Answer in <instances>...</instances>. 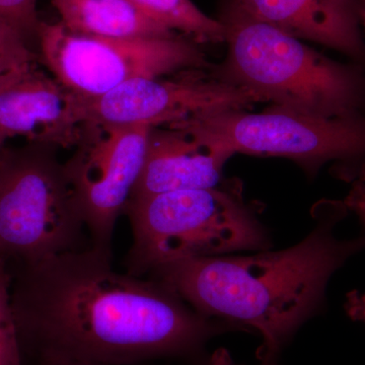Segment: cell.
<instances>
[{
  "mask_svg": "<svg viewBox=\"0 0 365 365\" xmlns=\"http://www.w3.org/2000/svg\"><path fill=\"white\" fill-rule=\"evenodd\" d=\"M11 307L23 357L33 362L197 359L216 336L245 332L198 313L160 281L118 272L91 247L24 265Z\"/></svg>",
  "mask_w": 365,
  "mask_h": 365,
  "instance_id": "6da1fadb",
  "label": "cell"
},
{
  "mask_svg": "<svg viewBox=\"0 0 365 365\" xmlns=\"http://www.w3.org/2000/svg\"><path fill=\"white\" fill-rule=\"evenodd\" d=\"M347 211L344 203L318 206L313 230L290 248L173 262L150 274L203 316L260 334L259 360L279 357L323 307L333 274L365 249V235L339 240L334 235Z\"/></svg>",
  "mask_w": 365,
  "mask_h": 365,
  "instance_id": "7a4b0ae2",
  "label": "cell"
},
{
  "mask_svg": "<svg viewBox=\"0 0 365 365\" xmlns=\"http://www.w3.org/2000/svg\"><path fill=\"white\" fill-rule=\"evenodd\" d=\"M218 21L225 26L228 54L216 78L290 111L322 118L365 115L361 66L328 58L230 4Z\"/></svg>",
  "mask_w": 365,
  "mask_h": 365,
  "instance_id": "3957f363",
  "label": "cell"
},
{
  "mask_svg": "<svg viewBox=\"0 0 365 365\" xmlns=\"http://www.w3.org/2000/svg\"><path fill=\"white\" fill-rule=\"evenodd\" d=\"M235 180L217 189L180 190L134 199L127 207L133 244L127 272L143 277L165 264L260 252L272 247L258 209Z\"/></svg>",
  "mask_w": 365,
  "mask_h": 365,
  "instance_id": "277c9868",
  "label": "cell"
},
{
  "mask_svg": "<svg viewBox=\"0 0 365 365\" xmlns=\"http://www.w3.org/2000/svg\"><path fill=\"white\" fill-rule=\"evenodd\" d=\"M58 148L30 143L0 151V256L24 265L88 249Z\"/></svg>",
  "mask_w": 365,
  "mask_h": 365,
  "instance_id": "5b68a950",
  "label": "cell"
},
{
  "mask_svg": "<svg viewBox=\"0 0 365 365\" xmlns=\"http://www.w3.org/2000/svg\"><path fill=\"white\" fill-rule=\"evenodd\" d=\"M167 127L230 158L245 153L292 158L309 173L337 162L351 165L357 177L365 175V115L322 118L275 106L260 113H204Z\"/></svg>",
  "mask_w": 365,
  "mask_h": 365,
  "instance_id": "8992f818",
  "label": "cell"
},
{
  "mask_svg": "<svg viewBox=\"0 0 365 365\" xmlns=\"http://www.w3.org/2000/svg\"><path fill=\"white\" fill-rule=\"evenodd\" d=\"M41 58L53 78L81 98L105 95L132 79L210 68L197 43L182 38L93 37L41 21Z\"/></svg>",
  "mask_w": 365,
  "mask_h": 365,
  "instance_id": "52a82bcc",
  "label": "cell"
},
{
  "mask_svg": "<svg viewBox=\"0 0 365 365\" xmlns=\"http://www.w3.org/2000/svg\"><path fill=\"white\" fill-rule=\"evenodd\" d=\"M151 129L83 124L81 140L63 163L91 247L100 253L112 257L115 227L143 174Z\"/></svg>",
  "mask_w": 365,
  "mask_h": 365,
  "instance_id": "ba28073f",
  "label": "cell"
},
{
  "mask_svg": "<svg viewBox=\"0 0 365 365\" xmlns=\"http://www.w3.org/2000/svg\"><path fill=\"white\" fill-rule=\"evenodd\" d=\"M78 98L83 124L151 128L204 113L245 110L263 102L241 86L206 78L202 71H184L170 78L132 79L100 97Z\"/></svg>",
  "mask_w": 365,
  "mask_h": 365,
  "instance_id": "9c48e42d",
  "label": "cell"
},
{
  "mask_svg": "<svg viewBox=\"0 0 365 365\" xmlns=\"http://www.w3.org/2000/svg\"><path fill=\"white\" fill-rule=\"evenodd\" d=\"M78 98L33 66L0 76V133L30 143L76 148L81 140Z\"/></svg>",
  "mask_w": 365,
  "mask_h": 365,
  "instance_id": "30bf717a",
  "label": "cell"
},
{
  "mask_svg": "<svg viewBox=\"0 0 365 365\" xmlns=\"http://www.w3.org/2000/svg\"><path fill=\"white\" fill-rule=\"evenodd\" d=\"M227 4L297 39L332 48L365 66L359 0H228Z\"/></svg>",
  "mask_w": 365,
  "mask_h": 365,
  "instance_id": "8fae6325",
  "label": "cell"
},
{
  "mask_svg": "<svg viewBox=\"0 0 365 365\" xmlns=\"http://www.w3.org/2000/svg\"><path fill=\"white\" fill-rule=\"evenodd\" d=\"M230 158L184 131L153 128L143 174L131 200L165 192L230 186L235 180L227 181L223 177V167Z\"/></svg>",
  "mask_w": 365,
  "mask_h": 365,
  "instance_id": "7c38bea8",
  "label": "cell"
},
{
  "mask_svg": "<svg viewBox=\"0 0 365 365\" xmlns=\"http://www.w3.org/2000/svg\"><path fill=\"white\" fill-rule=\"evenodd\" d=\"M67 30L93 37H177L174 31L148 18L130 0H50Z\"/></svg>",
  "mask_w": 365,
  "mask_h": 365,
  "instance_id": "4fadbf2b",
  "label": "cell"
},
{
  "mask_svg": "<svg viewBox=\"0 0 365 365\" xmlns=\"http://www.w3.org/2000/svg\"><path fill=\"white\" fill-rule=\"evenodd\" d=\"M148 18L199 43L225 41V26L199 9L192 0H130Z\"/></svg>",
  "mask_w": 365,
  "mask_h": 365,
  "instance_id": "5bb4252c",
  "label": "cell"
},
{
  "mask_svg": "<svg viewBox=\"0 0 365 365\" xmlns=\"http://www.w3.org/2000/svg\"><path fill=\"white\" fill-rule=\"evenodd\" d=\"M0 365H25L11 307V276L0 256Z\"/></svg>",
  "mask_w": 365,
  "mask_h": 365,
  "instance_id": "9a60e30c",
  "label": "cell"
},
{
  "mask_svg": "<svg viewBox=\"0 0 365 365\" xmlns=\"http://www.w3.org/2000/svg\"><path fill=\"white\" fill-rule=\"evenodd\" d=\"M36 58L21 31L0 18V76L33 66Z\"/></svg>",
  "mask_w": 365,
  "mask_h": 365,
  "instance_id": "2e32d148",
  "label": "cell"
},
{
  "mask_svg": "<svg viewBox=\"0 0 365 365\" xmlns=\"http://www.w3.org/2000/svg\"><path fill=\"white\" fill-rule=\"evenodd\" d=\"M38 0H0V18L21 31L25 37L36 36L41 21L37 13Z\"/></svg>",
  "mask_w": 365,
  "mask_h": 365,
  "instance_id": "e0dca14e",
  "label": "cell"
},
{
  "mask_svg": "<svg viewBox=\"0 0 365 365\" xmlns=\"http://www.w3.org/2000/svg\"><path fill=\"white\" fill-rule=\"evenodd\" d=\"M348 210H351L365 225V175L353 180L349 194L344 202Z\"/></svg>",
  "mask_w": 365,
  "mask_h": 365,
  "instance_id": "ac0fdd59",
  "label": "cell"
},
{
  "mask_svg": "<svg viewBox=\"0 0 365 365\" xmlns=\"http://www.w3.org/2000/svg\"><path fill=\"white\" fill-rule=\"evenodd\" d=\"M345 309L350 319L365 323V294L349 292L346 299Z\"/></svg>",
  "mask_w": 365,
  "mask_h": 365,
  "instance_id": "d6986e66",
  "label": "cell"
},
{
  "mask_svg": "<svg viewBox=\"0 0 365 365\" xmlns=\"http://www.w3.org/2000/svg\"><path fill=\"white\" fill-rule=\"evenodd\" d=\"M203 365H237L230 356V353L225 349H220L213 353ZM260 365H279V357H267L260 359Z\"/></svg>",
  "mask_w": 365,
  "mask_h": 365,
  "instance_id": "ffe728a7",
  "label": "cell"
},
{
  "mask_svg": "<svg viewBox=\"0 0 365 365\" xmlns=\"http://www.w3.org/2000/svg\"><path fill=\"white\" fill-rule=\"evenodd\" d=\"M33 365H111L101 364H90V362L62 361V360H41L33 362Z\"/></svg>",
  "mask_w": 365,
  "mask_h": 365,
  "instance_id": "44dd1931",
  "label": "cell"
},
{
  "mask_svg": "<svg viewBox=\"0 0 365 365\" xmlns=\"http://www.w3.org/2000/svg\"><path fill=\"white\" fill-rule=\"evenodd\" d=\"M359 16L365 44V0H359Z\"/></svg>",
  "mask_w": 365,
  "mask_h": 365,
  "instance_id": "7402d4cb",
  "label": "cell"
},
{
  "mask_svg": "<svg viewBox=\"0 0 365 365\" xmlns=\"http://www.w3.org/2000/svg\"><path fill=\"white\" fill-rule=\"evenodd\" d=\"M6 137L4 135H2L1 133H0V151L4 150V143H6Z\"/></svg>",
  "mask_w": 365,
  "mask_h": 365,
  "instance_id": "603a6c76",
  "label": "cell"
}]
</instances>
